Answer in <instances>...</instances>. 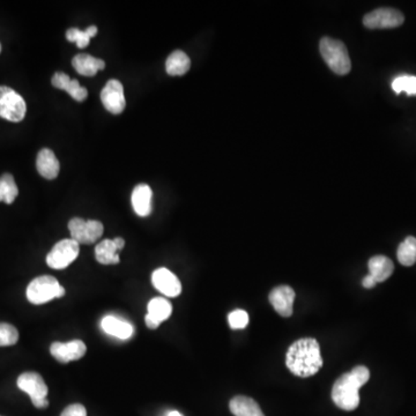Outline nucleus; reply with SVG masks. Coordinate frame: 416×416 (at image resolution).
<instances>
[{
  "label": "nucleus",
  "mask_w": 416,
  "mask_h": 416,
  "mask_svg": "<svg viewBox=\"0 0 416 416\" xmlns=\"http://www.w3.org/2000/svg\"><path fill=\"white\" fill-rule=\"evenodd\" d=\"M152 282L157 290L168 298H177L182 291L180 279L168 269H157L152 276Z\"/></svg>",
  "instance_id": "12"
},
{
  "label": "nucleus",
  "mask_w": 416,
  "mask_h": 416,
  "mask_svg": "<svg viewBox=\"0 0 416 416\" xmlns=\"http://www.w3.org/2000/svg\"><path fill=\"white\" fill-rule=\"evenodd\" d=\"M27 298L32 305H44L54 298H61L65 295L64 287H61L57 279L51 276H39L29 283L27 288Z\"/></svg>",
  "instance_id": "4"
},
{
  "label": "nucleus",
  "mask_w": 416,
  "mask_h": 416,
  "mask_svg": "<svg viewBox=\"0 0 416 416\" xmlns=\"http://www.w3.org/2000/svg\"><path fill=\"white\" fill-rule=\"evenodd\" d=\"M80 251V244L72 238L63 240L55 244L47 256V264L54 269H64L77 259Z\"/></svg>",
  "instance_id": "7"
},
{
  "label": "nucleus",
  "mask_w": 416,
  "mask_h": 416,
  "mask_svg": "<svg viewBox=\"0 0 416 416\" xmlns=\"http://www.w3.org/2000/svg\"><path fill=\"white\" fill-rule=\"evenodd\" d=\"M191 61L185 52L176 50L168 57L166 61V73L173 77H180L189 72Z\"/></svg>",
  "instance_id": "22"
},
{
  "label": "nucleus",
  "mask_w": 416,
  "mask_h": 416,
  "mask_svg": "<svg viewBox=\"0 0 416 416\" xmlns=\"http://www.w3.org/2000/svg\"><path fill=\"white\" fill-rule=\"evenodd\" d=\"M71 238L78 244H93L103 235V224L97 220L73 218L68 222Z\"/></svg>",
  "instance_id": "8"
},
{
  "label": "nucleus",
  "mask_w": 416,
  "mask_h": 416,
  "mask_svg": "<svg viewBox=\"0 0 416 416\" xmlns=\"http://www.w3.org/2000/svg\"><path fill=\"white\" fill-rule=\"evenodd\" d=\"M295 291L288 286H280L273 289L269 294V302L274 310L282 317H290L293 314Z\"/></svg>",
  "instance_id": "13"
},
{
  "label": "nucleus",
  "mask_w": 416,
  "mask_h": 416,
  "mask_svg": "<svg viewBox=\"0 0 416 416\" xmlns=\"http://www.w3.org/2000/svg\"><path fill=\"white\" fill-rule=\"evenodd\" d=\"M18 388L28 394L32 403L36 408L43 410L49 406L48 386L43 381L41 374L37 372H25L18 378Z\"/></svg>",
  "instance_id": "5"
},
{
  "label": "nucleus",
  "mask_w": 416,
  "mask_h": 416,
  "mask_svg": "<svg viewBox=\"0 0 416 416\" xmlns=\"http://www.w3.org/2000/svg\"><path fill=\"white\" fill-rule=\"evenodd\" d=\"M66 39L70 42L77 43L79 49H85L90 45V37L87 35L86 30L82 32L80 29L71 28L66 32Z\"/></svg>",
  "instance_id": "29"
},
{
  "label": "nucleus",
  "mask_w": 416,
  "mask_h": 416,
  "mask_svg": "<svg viewBox=\"0 0 416 416\" xmlns=\"http://www.w3.org/2000/svg\"><path fill=\"white\" fill-rule=\"evenodd\" d=\"M87 35L90 36V39L94 37V36H97V26H90L88 28L86 29Z\"/></svg>",
  "instance_id": "33"
},
{
  "label": "nucleus",
  "mask_w": 416,
  "mask_h": 416,
  "mask_svg": "<svg viewBox=\"0 0 416 416\" xmlns=\"http://www.w3.org/2000/svg\"><path fill=\"white\" fill-rule=\"evenodd\" d=\"M101 101L108 111L114 115H121L126 106L122 82L116 79L108 81L101 92Z\"/></svg>",
  "instance_id": "10"
},
{
  "label": "nucleus",
  "mask_w": 416,
  "mask_h": 416,
  "mask_svg": "<svg viewBox=\"0 0 416 416\" xmlns=\"http://www.w3.org/2000/svg\"><path fill=\"white\" fill-rule=\"evenodd\" d=\"M369 271L370 276L376 280V282H384L392 276L394 271V265L392 260L385 256H374L369 260Z\"/></svg>",
  "instance_id": "21"
},
{
  "label": "nucleus",
  "mask_w": 416,
  "mask_h": 416,
  "mask_svg": "<svg viewBox=\"0 0 416 416\" xmlns=\"http://www.w3.org/2000/svg\"><path fill=\"white\" fill-rule=\"evenodd\" d=\"M101 326H102L103 331L106 334L115 336L117 339H130L132 334H133V326H132L131 324L119 319L115 316H106V317L103 318L102 322H101Z\"/></svg>",
  "instance_id": "19"
},
{
  "label": "nucleus",
  "mask_w": 416,
  "mask_h": 416,
  "mask_svg": "<svg viewBox=\"0 0 416 416\" xmlns=\"http://www.w3.org/2000/svg\"><path fill=\"white\" fill-rule=\"evenodd\" d=\"M370 372L365 365H359L352 372L338 378L332 389V399L341 410H354L360 403V389L369 381Z\"/></svg>",
  "instance_id": "2"
},
{
  "label": "nucleus",
  "mask_w": 416,
  "mask_h": 416,
  "mask_svg": "<svg viewBox=\"0 0 416 416\" xmlns=\"http://www.w3.org/2000/svg\"><path fill=\"white\" fill-rule=\"evenodd\" d=\"M0 52H1V44H0Z\"/></svg>",
  "instance_id": "35"
},
{
  "label": "nucleus",
  "mask_w": 416,
  "mask_h": 416,
  "mask_svg": "<svg viewBox=\"0 0 416 416\" xmlns=\"http://www.w3.org/2000/svg\"><path fill=\"white\" fill-rule=\"evenodd\" d=\"M72 65L78 73L83 77H94L97 75L99 71L106 68V63L102 59L87 55V54H79L72 59Z\"/></svg>",
  "instance_id": "18"
},
{
  "label": "nucleus",
  "mask_w": 416,
  "mask_h": 416,
  "mask_svg": "<svg viewBox=\"0 0 416 416\" xmlns=\"http://www.w3.org/2000/svg\"><path fill=\"white\" fill-rule=\"evenodd\" d=\"M27 104L23 97L10 87L0 86V117L19 123L25 118Z\"/></svg>",
  "instance_id": "6"
},
{
  "label": "nucleus",
  "mask_w": 416,
  "mask_h": 416,
  "mask_svg": "<svg viewBox=\"0 0 416 416\" xmlns=\"http://www.w3.org/2000/svg\"><path fill=\"white\" fill-rule=\"evenodd\" d=\"M286 365L291 374L305 378L314 376L323 365L319 343L312 338L300 339L289 347Z\"/></svg>",
  "instance_id": "1"
},
{
  "label": "nucleus",
  "mask_w": 416,
  "mask_h": 416,
  "mask_svg": "<svg viewBox=\"0 0 416 416\" xmlns=\"http://www.w3.org/2000/svg\"><path fill=\"white\" fill-rule=\"evenodd\" d=\"M166 416H183L182 414L180 413V412H177V410H173V412H169V413H168V415Z\"/></svg>",
  "instance_id": "34"
},
{
  "label": "nucleus",
  "mask_w": 416,
  "mask_h": 416,
  "mask_svg": "<svg viewBox=\"0 0 416 416\" xmlns=\"http://www.w3.org/2000/svg\"><path fill=\"white\" fill-rule=\"evenodd\" d=\"M18 195L19 190L14 177L11 173H4L3 176L0 177V202L11 205L13 204Z\"/></svg>",
  "instance_id": "25"
},
{
  "label": "nucleus",
  "mask_w": 416,
  "mask_h": 416,
  "mask_svg": "<svg viewBox=\"0 0 416 416\" xmlns=\"http://www.w3.org/2000/svg\"><path fill=\"white\" fill-rule=\"evenodd\" d=\"M61 416H87V410L80 403H73L66 407Z\"/></svg>",
  "instance_id": "30"
},
{
  "label": "nucleus",
  "mask_w": 416,
  "mask_h": 416,
  "mask_svg": "<svg viewBox=\"0 0 416 416\" xmlns=\"http://www.w3.org/2000/svg\"><path fill=\"white\" fill-rule=\"evenodd\" d=\"M405 21V16L400 11L381 7L365 14L363 25L369 29H389L400 27Z\"/></svg>",
  "instance_id": "9"
},
{
  "label": "nucleus",
  "mask_w": 416,
  "mask_h": 416,
  "mask_svg": "<svg viewBox=\"0 0 416 416\" xmlns=\"http://www.w3.org/2000/svg\"><path fill=\"white\" fill-rule=\"evenodd\" d=\"M19 340V332L11 324L0 323V347L13 346Z\"/></svg>",
  "instance_id": "27"
},
{
  "label": "nucleus",
  "mask_w": 416,
  "mask_h": 416,
  "mask_svg": "<svg viewBox=\"0 0 416 416\" xmlns=\"http://www.w3.org/2000/svg\"><path fill=\"white\" fill-rule=\"evenodd\" d=\"M87 352V347L81 340H73L70 343H54L50 347L51 355L61 363H68L82 359Z\"/></svg>",
  "instance_id": "11"
},
{
  "label": "nucleus",
  "mask_w": 416,
  "mask_h": 416,
  "mask_svg": "<svg viewBox=\"0 0 416 416\" xmlns=\"http://www.w3.org/2000/svg\"><path fill=\"white\" fill-rule=\"evenodd\" d=\"M229 408L235 416H265L259 405L252 398L237 396L229 403Z\"/></svg>",
  "instance_id": "20"
},
{
  "label": "nucleus",
  "mask_w": 416,
  "mask_h": 416,
  "mask_svg": "<svg viewBox=\"0 0 416 416\" xmlns=\"http://www.w3.org/2000/svg\"><path fill=\"white\" fill-rule=\"evenodd\" d=\"M228 323L231 325V329L234 330H242L245 329L249 324V314L247 311L235 310L228 316Z\"/></svg>",
  "instance_id": "28"
},
{
  "label": "nucleus",
  "mask_w": 416,
  "mask_h": 416,
  "mask_svg": "<svg viewBox=\"0 0 416 416\" xmlns=\"http://www.w3.org/2000/svg\"><path fill=\"white\" fill-rule=\"evenodd\" d=\"M51 83L55 88L65 90L66 93L70 94L71 97L78 102H82L88 97V90L85 87L80 86L79 81L71 79L68 74L63 72H57L52 77Z\"/></svg>",
  "instance_id": "16"
},
{
  "label": "nucleus",
  "mask_w": 416,
  "mask_h": 416,
  "mask_svg": "<svg viewBox=\"0 0 416 416\" xmlns=\"http://www.w3.org/2000/svg\"><path fill=\"white\" fill-rule=\"evenodd\" d=\"M320 55L327 66L338 75H346L352 68L348 50L343 42L331 37L320 39Z\"/></svg>",
  "instance_id": "3"
},
{
  "label": "nucleus",
  "mask_w": 416,
  "mask_h": 416,
  "mask_svg": "<svg viewBox=\"0 0 416 416\" xmlns=\"http://www.w3.org/2000/svg\"><path fill=\"white\" fill-rule=\"evenodd\" d=\"M392 90L397 94L406 92L408 95H416V77L400 75L392 81Z\"/></svg>",
  "instance_id": "26"
},
{
  "label": "nucleus",
  "mask_w": 416,
  "mask_h": 416,
  "mask_svg": "<svg viewBox=\"0 0 416 416\" xmlns=\"http://www.w3.org/2000/svg\"><path fill=\"white\" fill-rule=\"evenodd\" d=\"M148 314L145 317V322L151 330H155L160 326V324L171 316L173 307L166 298H157L151 300L148 303Z\"/></svg>",
  "instance_id": "14"
},
{
  "label": "nucleus",
  "mask_w": 416,
  "mask_h": 416,
  "mask_svg": "<svg viewBox=\"0 0 416 416\" xmlns=\"http://www.w3.org/2000/svg\"><path fill=\"white\" fill-rule=\"evenodd\" d=\"M95 257L99 264L111 265L119 263L118 250L116 247L114 240H104L95 247Z\"/></svg>",
  "instance_id": "23"
},
{
  "label": "nucleus",
  "mask_w": 416,
  "mask_h": 416,
  "mask_svg": "<svg viewBox=\"0 0 416 416\" xmlns=\"http://www.w3.org/2000/svg\"><path fill=\"white\" fill-rule=\"evenodd\" d=\"M114 243H115L116 247H117L118 251L124 249L125 240H123L122 237H116L115 240H114Z\"/></svg>",
  "instance_id": "32"
},
{
  "label": "nucleus",
  "mask_w": 416,
  "mask_h": 416,
  "mask_svg": "<svg viewBox=\"0 0 416 416\" xmlns=\"http://www.w3.org/2000/svg\"><path fill=\"white\" fill-rule=\"evenodd\" d=\"M398 260L403 266H413L416 263V238L408 236L400 243L397 251Z\"/></svg>",
  "instance_id": "24"
},
{
  "label": "nucleus",
  "mask_w": 416,
  "mask_h": 416,
  "mask_svg": "<svg viewBox=\"0 0 416 416\" xmlns=\"http://www.w3.org/2000/svg\"><path fill=\"white\" fill-rule=\"evenodd\" d=\"M132 206L135 213L146 218L153 211V191L147 184H139L132 192Z\"/></svg>",
  "instance_id": "15"
},
{
  "label": "nucleus",
  "mask_w": 416,
  "mask_h": 416,
  "mask_svg": "<svg viewBox=\"0 0 416 416\" xmlns=\"http://www.w3.org/2000/svg\"><path fill=\"white\" fill-rule=\"evenodd\" d=\"M36 168L42 177L47 180H55L61 170V164L51 149L43 148L36 159Z\"/></svg>",
  "instance_id": "17"
},
{
  "label": "nucleus",
  "mask_w": 416,
  "mask_h": 416,
  "mask_svg": "<svg viewBox=\"0 0 416 416\" xmlns=\"http://www.w3.org/2000/svg\"><path fill=\"white\" fill-rule=\"evenodd\" d=\"M376 283H377V282H376V280H374V279L372 278L370 274H368V276H365V278L363 279V281H362V285H363V287L368 289L374 288V286H376Z\"/></svg>",
  "instance_id": "31"
}]
</instances>
